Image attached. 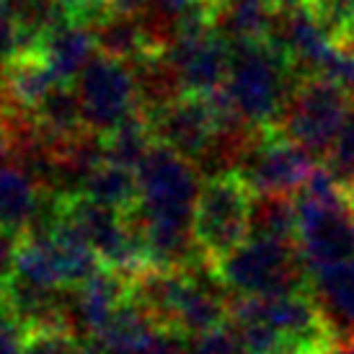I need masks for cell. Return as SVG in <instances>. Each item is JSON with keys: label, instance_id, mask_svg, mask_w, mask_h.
I'll return each instance as SVG.
<instances>
[{"label": "cell", "instance_id": "cell-33", "mask_svg": "<svg viewBox=\"0 0 354 354\" xmlns=\"http://www.w3.org/2000/svg\"><path fill=\"white\" fill-rule=\"evenodd\" d=\"M3 315H8V310H6V303H3V297H0V318Z\"/></svg>", "mask_w": 354, "mask_h": 354}, {"label": "cell", "instance_id": "cell-2", "mask_svg": "<svg viewBox=\"0 0 354 354\" xmlns=\"http://www.w3.org/2000/svg\"><path fill=\"white\" fill-rule=\"evenodd\" d=\"M297 251L313 274L354 259V212L344 187L328 168H315L297 192Z\"/></svg>", "mask_w": 354, "mask_h": 354}, {"label": "cell", "instance_id": "cell-3", "mask_svg": "<svg viewBox=\"0 0 354 354\" xmlns=\"http://www.w3.org/2000/svg\"><path fill=\"white\" fill-rule=\"evenodd\" d=\"M227 292L241 297H269L308 287V269L295 241L248 236L215 264Z\"/></svg>", "mask_w": 354, "mask_h": 354}, {"label": "cell", "instance_id": "cell-9", "mask_svg": "<svg viewBox=\"0 0 354 354\" xmlns=\"http://www.w3.org/2000/svg\"><path fill=\"white\" fill-rule=\"evenodd\" d=\"M163 52L176 70L184 96H212L223 88L230 65V44L215 29L181 34Z\"/></svg>", "mask_w": 354, "mask_h": 354}, {"label": "cell", "instance_id": "cell-11", "mask_svg": "<svg viewBox=\"0 0 354 354\" xmlns=\"http://www.w3.org/2000/svg\"><path fill=\"white\" fill-rule=\"evenodd\" d=\"M37 55L44 59V65L52 70V75L59 83H68L78 78L80 70L93 59L96 39L88 26L75 21H59L39 39Z\"/></svg>", "mask_w": 354, "mask_h": 354}, {"label": "cell", "instance_id": "cell-10", "mask_svg": "<svg viewBox=\"0 0 354 354\" xmlns=\"http://www.w3.org/2000/svg\"><path fill=\"white\" fill-rule=\"evenodd\" d=\"M68 297V328L78 339H88L106 324V318L129 295V279L119 272L101 266L83 285L73 287Z\"/></svg>", "mask_w": 354, "mask_h": 354}, {"label": "cell", "instance_id": "cell-5", "mask_svg": "<svg viewBox=\"0 0 354 354\" xmlns=\"http://www.w3.org/2000/svg\"><path fill=\"white\" fill-rule=\"evenodd\" d=\"M349 101L352 96L328 80L300 78L274 129L315 158L326 156L352 111Z\"/></svg>", "mask_w": 354, "mask_h": 354}, {"label": "cell", "instance_id": "cell-18", "mask_svg": "<svg viewBox=\"0 0 354 354\" xmlns=\"http://www.w3.org/2000/svg\"><path fill=\"white\" fill-rule=\"evenodd\" d=\"M57 83L59 80L52 75V70L37 52L21 55L3 68V101L6 106L19 111H34Z\"/></svg>", "mask_w": 354, "mask_h": 354}, {"label": "cell", "instance_id": "cell-1", "mask_svg": "<svg viewBox=\"0 0 354 354\" xmlns=\"http://www.w3.org/2000/svg\"><path fill=\"white\" fill-rule=\"evenodd\" d=\"M292 78L290 62L269 41L233 44L220 96L251 129H274L297 86Z\"/></svg>", "mask_w": 354, "mask_h": 354}, {"label": "cell", "instance_id": "cell-13", "mask_svg": "<svg viewBox=\"0 0 354 354\" xmlns=\"http://www.w3.org/2000/svg\"><path fill=\"white\" fill-rule=\"evenodd\" d=\"M310 295L339 339H354V259L310 274Z\"/></svg>", "mask_w": 354, "mask_h": 354}, {"label": "cell", "instance_id": "cell-32", "mask_svg": "<svg viewBox=\"0 0 354 354\" xmlns=\"http://www.w3.org/2000/svg\"><path fill=\"white\" fill-rule=\"evenodd\" d=\"M344 192H346V202H349V207H352V212H354V181L349 187H344Z\"/></svg>", "mask_w": 354, "mask_h": 354}, {"label": "cell", "instance_id": "cell-24", "mask_svg": "<svg viewBox=\"0 0 354 354\" xmlns=\"http://www.w3.org/2000/svg\"><path fill=\"white\" fill-rule=\"evenodd\" d=\"M78 344L65 328H26V354H75Z\"/></svg>", "mask_w": 354, "mask_h": 354}, {"label": "cell", "instance_id": "cell-17", "mask_svg": "<svg viewBox=\"0 0 354 354\" xmlns=\"http://www.w3.org/2000/svg\"><path fill=\"white\" fill-rule=\"evenodd\" d=\"M277 10L266 0H217L212 29L233 47L248 41H266Z\"/></svg>", "mask_w": 354, "mask_h": 354}, {"label": "cell", "instance_id": "cell-29", "mask_svg": "<svg viewBox=\"0 0 354 354\" xmlns=\"http://www.w3.org/2000/svg\"><path fill=\"white\" fill-rule=\"evenodd\" d=\"M313 354H354V339H336Z\"/></svg>", "mask_w": 354, "mask_h": 354}, {"label": "cell", "instance_id": "cell-28", "mask_svg": "<svg viewBox=\"0 0 354 354\" xmlns=\"http://www.w3.org/2000/svg\"><path fill=\"white\" fill-rule=\"evenodd\" d=\"M189 342L192 339L176 328H160L153 344L142 354H189Z\"/></svg>", "mask_w": 354, "mask_h": 354}, {"label": "cell", "instance_id": "cell-27", "mask_svg": "<svg viewBox=\"0 0 354 354\" xmlns=\"http://www.w3.org/2000/svg\"><path fill=\"white\" fill-rule=\"evenodd\" d=\"M0 354H26V328L10 315L0 318Z\"/></svg>", "mask_w": 354, "mask_h": 354}, {"label": "cell", "instance_id": "cell-20", "mask_svg": "<svg viewBox=\"0 0 354 354\" xmlns=\"http://www.w3.org/2000/svg\"><path fill=\"white\" fill-rule=\"evenodd\" d=\"M248 236L295 241L297 236V207L290 194H254Z\"/></svg>", "mask_w": 354, "mask_h": 354}, {"label": "cell", "instance_id": "cell-30", "mask_svg": "<svg viewBox=\"0 0 354 354\" xmlns=\"http://www.w3.org/2000/svg\"><path fill=\"white\" fill-rule=\"evenodd\" d=\"M269 6L274 10H285V8H292V6H300V3H305V0H266Z\"/></svg>", "mask_w": 354, "mask_h": 354}, {"label": "cell", "instance_id": "cell-8", "mask_svg": "<svg viewBox=\"0 0 354 354\" xmlns=\"http://www.w3.org/2000/svg\"><path fill=\"white\" fill-rule=\"evenodd\" d=\"M158 145H166L194 166L205 158L220 129V109L212 96H178L145 114Z\"/></svg>", "mask_w": 354, "mask_h": 354}, {"label": "cell", "instance_id": "cell-23", "mask_svg": "<svg viewBox=\"0 0 354 354\" xmlns=\"http://www.w3.org/2000/svg\"><path fill=\"white\" fill-rule=\"evenodd\" d=\"M21 55H31V47L8 0H0V65L6 68Z\"/></svg>", "mask_w": 354, "mask_h": 354}, {"label": "cell", "instance_id": "cell-25", "mask_svg": "<svg viewBox=\"0 0 354 354\" xmlns=\"http://www.w3.org/2000/svg\"><path fill=\"white\" fill-rule=\"evenodd\" d=\"M189 354H246L238 331L233 324H223L207 331L202 336H194L189 342Z\"/></svg>", "mask_w": 354, "mask_h": 354}, {"label": "cell", "instance_id": "cell-6", "mask_svg": "<svg viewBox=\"0 0 354 354\" xmlns=\"http://www.w3.org/2000/svg\"><path fill=\"white\" fill-rule=\"evenodd\" d=\"M75 93L83 109L86 127L96 135H106L140 111L132 65L101 52L93 55V59L80 70V75L75 78Z\"/></svg>", "mask_w": 354, "mask_h": 354}, {"label": "cell", "instance_id": "cell-7", "mask_svg": "<svg viewBox=\"0 0 354 354\" xmlns=\"http://www.w3.org/2000/svg\"><path fill=\"white\" fill-rule=\"evenodd\" d=\"M315 156L277 129H259L236 174L254 194H295L313 176Z\"/></svg>", "mask_w": 354, "mask_h": 354}, {"label": "cell", "instance_id": "cell-21", "mask_svg": "<svg viewBox=\"0 0 354 354\" xmlns=\"http://www.w3.org/2000/svg\"><path fill=\"white\" fill-rule=\"evenodd\" d=\"M101 140H104L106 160L127 168H138L140 160L148 156V150L156 145L150 122L142 111L127 117L122 124H117V127L111 129V132L101 135Z\"/></svg>", "mask_w": 354, "mask_h": 354}, {"label": "cell", "instance_id": "cell-19", "mask_svg": "<svg viewBox=\"0 0 354 354\" xmlns=\"http://www.w3.org/2000/svg\"><path fill=\"white\" fill-rule=\"evenodd\" d=\"M83 197L93 199L99 205H106L119 212L135 209L140 202V187H138V171L127 166H119L111 160H104L88 181L83 184Z\"/></svg>", "mask_w": 354, "mask_h": 354}, {"label": "cell", "instance_id": "cell-4", "mask_svg": "<svg viewBox=\"0 0 354 354\" xmlns=\"http://www.w3.org/2000/svg\"><path fill=\"white\" fill-rule=\"evenodd\" d=\"M254 192L236 171L202 181L194 209V238L207 261L217 264L248 238Z\"/></svg>", "mask_w": 354, "mask_h": 354}, {"label": "cell", "instance_id": "cell-31", "mask_svg": "<svg viewBox=\"0 0 354 354\" xmlns=\"http://www.w3.org/2000/svg\"><path fill=\"white\" fill-rule=\"evenodd\" d=\"M75 354H104V352H101V349L96 344H93V342H88V344H78Z\"/></svg>", "mask_w": 354, "mask_h": 354}, {"label": "cell", "instance_id": "cell-22", "mask_svg": "<svg viewBox=\"0 0 354 354\" xmlns=\"http://www.w3.org/2000/svg\"><path fill=\"white\" fill-rule=\"evenodd\" d=\"M326 168L334 174L342 187H349L354 181V106L346 117L344 127L339 129L334 145L326 153Z\"/></svg>", "mask_w": 354, "mask_h": 354}, {"label": "cell", "instance_id": "cell-16", "mask_svg": "<svg viewBox=\"0 0 354 354\" xmlns=\"http://www.w3.org/2000/svg\"><path fill=\"white\" fill-rule=\"evenodd\" d=\"M31 114L37 119V127L41 135L50 142H55L59 150H65L70 142H75L88 132L78 93H75V88H70L68 83H57Z\"/></svg>", "mask_w": 354, "mask_h": 354}, {"label": "cell", "instance_id": "cell-12", "mask_svg": "<svg viewBox=\"0 0 354 354\" xmlns=\"http://www.w3.org/2000/svg\"><path fill=\"white\" fill-rule=\"evenodd\" d=\"M160 326L153 315L132 297H124L114 313L106 318L91 342L99 346L104 354H142L153 344Z\"/></svg>", "mask_w": 354, "mask_h": 354}, {"label": "cell", "instance_id": "cell-14", "mask_svg": "<svg viewBox=\"0 0 354 354\" xmlns=\"http://www.w3.org/2000/svg\"><path fill=\"white\" fill-rule=\"evenodd\" d=\"M47 192L26 168L10 160L0 166V227L26 233L41 212Z\"/></svg>", "mask_w": 354, "mask_h": 354}, {"label": "cell", "instance_id": "cell-34", "mask_svg": "<svg viewBox=\"0 0 354 354\" xmlns=\"http://www.w3.org/2000/svg\"><path fill=\"white\" fill-rule=\"evenodd\" d=\"M0 101H3V86H0Z\"/></svg>", "mask_w": 354, "mask_h": 354}, {"label": "cell", "instance_id": "cell-15", "mask_svg": "<svg viewBox=\"0 0 354 354\" xmlns=\"http://www.w3.org/2000/svg\"><path fill=\"white\" fill-rule=\"evenodd\" d=\"M93 39H96V50L109 57L132 59L142 57L148 52H156V41L150 34L148 24L140 13H124V10H111L109 16L93 26Z\"/></svg>", "mask_w": 354, "mask_h": 354}, {"label": "cell", "instance_id": "cell-26", "mask_svg": "<svg viewBox=\"0 0 354 354\" xmlns=\"http://www.w3.org/2000/svg\"><path fill=\"white\" fill-rule=\"evenodd\" d=\"M21 243H24V233L0 227V290L8 285L13 274H16Z\"/></svg>", "mask_w": 354, "mask_h": 354}]
</instances>
